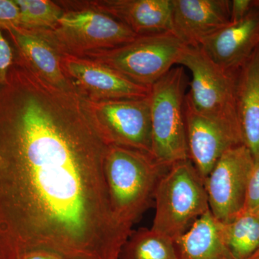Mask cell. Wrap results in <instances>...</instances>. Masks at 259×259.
<instances>
[{"mask_svg":"<svg viewBox=\"0 0 259 259\" xmlns=\"http://www.w3.org/2000/svg\"><path fill=\"white\" fill-rule=\"evenodd\" d=\"M64 9L55 26L34 30L61 56L80 57L90 51L107 50L125 45L139 36L127 25L111 15L76 3Z\"/></svg>","mask_w":259,"mask_h":259,"instance_id":"cell-4","label":"cell"},{"mask_svg":"<svg viewBox=\"0 0 259 259\" xmlns=\"http://www.w3.org/2000/svg\"><path fill=\"white\" fill-rule=\"evenodd\" d=\"M177 64L192 73L190 91L185 101L194 110L238 122L235 104L237 72L221 69L199 47H186Z\"/></svg>","mask_w":259,"mask_h":259,"instance_id":"cell-7","label":"cell"},{"mask_svg":"<svg viewBox=\"0 0 259 259\" xmlns=\"http://www.w3.org/2000/svg\"><path fill=\"white\" fill-rule=\"evenodd\" d=\"M81 3L111 15L138 35L172 32L171 0H101Z\"/></svg>","mask_w":259,"mask_h":259,"instance_id":"cell-14","label":"cell"},{"mask_svg":"<svg viewBox=\"0 0 259 259\" xmlns=\"http://www.w3.org/2000/svg\"><path fill=\"white\" fill-rule=\"evenodd\" d=\"M175 242L179 259H236L227 244L224 224L210 210Z\"/></svg>","mask_w":259,"mask_h":259,"instance_id":"cell-17","label":"cell"},{"mask_svg":"<svg viewBox=\"0 0 259 259\" xmlns=\"http://www.w3.org/2000/svg\"><path fill=\"white\" fill-rule=\"evenodd\" d=\"M20 259H64L57 253L49 250H36L25 253Z\"/></svg>","mask_w":259,"mask_h":259,"instance_id":"cell-25","label":"cell"},{"mask_svg":"<svg viewBox=\"0 0 259 259\" xmlns=\"http://www.w3.org/2000/svg\"><path fill=\"white\" fill-rule=\"evenodd\" d=\"M187 46L172 32L139 35L107 50L90 51L81 58L112 68L134 82L151 88L177 64Z\"/></svg>","mask_w":259,"mask_h":259,"instance_id":"cell-6","label":"cell"},{"mask_svg":"<svg viewBox=\"0 0 259 259\" xmlns=\"http://www.w3.org/2000/svg\"><path fill=\"white\" fill-rule=\"evenodd\" d=\"M5 31L17 54L40 77L56 88L76 93L63 72L61 56L47 40L35 32L20 28Z\"/></svg>","mask_w":259,"mask_h":259,"instance_id":"cell-16","label":"cell"},{"mask_svg":"<svg viewBox=\"0 0 259 259\" xmlns=\"http://www.w3.org/2000/svg\"><path fill=\"white\" fill-rule=\"evenodd\" d=\"M120 259H179L175 242L151 229L133 231L121 249Z\"/></svg>","mask_w":259,"mask_h":259,"instance_id":"cell-18","label":"cell"},{"mask_svg":"<svg viewBox=\"0 0 259 259\" xmlns=\"http://www.w3.org/2000/svg\"><path fill=\"white\" fill-rule=\"evenodd\" d=\"M258 46L259 6L254 5L244 19L230 23L199 48L221 69L236 73Z\"/></svg>","mask_w":259,"mask_h":259,"instance_id":"cell-13","label":"cell"},{"mask_svg":"<svg viewBox=\"0 0 259 259\" xmlns=\"http://www.w3.org/2000/svg\"><path fill=\"white\" fill-rule=\"evenodd\" d=\"M247 259H259V248H258V249L255 250V251L254 252V253H253V254L250 255L249 258Z\"/></svg>","mask_w":259,"mask_h":259,"instance_id":"cell-26","label":"cell"},{"mask_svg":"<svg viewBox=\"0 0 259 259\" xmlns=\"http://www.w3.org/2000/svg\"><path fill=\"white\" fill-rule=\"evenodd\" d=\"M224 231L233 256L249 258L259 248V209L242 211L231 222L224 224Z\"/></svg>","mask_w":259,"mask_h":259,"instance_id":"cell-19","label":"cell"},{"mask_svg":"<svg viewBox=\"0 0 259 259\" xmlns=\"http://www.w3.org/2000/svg\"><path fill=\"white\" fill-rule=\"evenodd\" d=\"M259 209V161L255 162L248 181L243 210Z\"/></svg>","mask_w":259,"mask_h":259,"instance_id":"cell-23","label":"cell"},{"mask_svg":"<svg viewBox=\"0 0 259 259\" xmlns=\"http://www.w3.org/2000/svg\"><path fill=\"white\" fill-rule=\"evenodd\" d=\"M254 159L244 144L227 151L204 181L209 210L222 223L231 222L244 209Z\"/></svg>","mask_w":259,"mask_h":259,"instance_id":"cell-8","label":"cell"},{"mask_svg":"<svg viewBox=\"0 0 259 259\" xmlns=\"http://www.w3.org/2000/svg\"><path fill=\"white\" fill-rule=\"evenodd\" d=\"M254 7L253 0H233L231 5V23L244 19Z\"/></svg>","mask_w":259,"mask_h":259,"instance_id":"cell-24","label":"cell"},{"mask_svg":"<svg viewBox=\"0 0 259 259\" xmlns=\"http://www.w3.org/2000/svg\"><path fill=\"white\" fill-rule=\"evenodd\" d=\"M187 85L184 67L177 66L151 87L152 154L168 166L190 159L185 115Z\"/></svg>","mask_w":259,"mask_h":259,"instance_id":"cell-5","label":"cell"},{"mask_svg":"<svg viewBox=\"0 0 259 259\" xmlns=\"http://www.w3.org/2000/svg\"><path fill=\"white\" fill-rule=\"evenodd\" d=\"M151 229L174 241L209 210L204 181L190 159L172 165L158 182Z\"/></svg>","mask_w":259,"mask_h":259,"instance_id":"cell-3","label":"cell"},{"mask_svg":"<svg viewBox=\"0 0 259 259\" xmlns=\"http://www.w3.org/2000/svg\"><path fill=\"white\" fill-rule=\"evenodd\" d=\"M20 8L15 0H0V30L19 28Z\"/></svg>","mask_w":259,"mask_h":259,"instance_id":"cell-21","label":"cell"},{"mask_svg":"<svg viewBox=\"0 0 259 259\" xmlns=\"http://www.w3.org/2000/svg\"><path fill=\"white\" fill-rule=\"evenodd\" d=\"M170 167L151 153L110 145L105 177L112 212L121 225L133 231L152 203L158 182Z\"/></svg>","mask_w":259,"mask_h":259,"instance_id":"cell-2","label":"cell"},{"mask_svg":"<svg viewBox=\"0 0 259 259\" xmlns=\"http://www.w3.org/2000/svg\"><path fill=\"white\" fill-rule=\"evenodd\" d=\"M88 102L109 144L152 154L149 96L135 100Z\"/></svg>","mask_w":259,"mask_h":259,"instance_id":"cell-9","label":"cell"},{"mask_svg":"<svg viewBox=\"0 0 259 259\" xmlns=\"http://www.w3.org/2000/svg\"><path fill=\"white\" fill-rule=\"evenodd\" d=\"M20 8L19 28L28 31L55 26L64 13L60 3L49 0H15Z\"/></svg>","mask_w":259,"mask_h":259,"instance_id":"cell-20","label":"cell"},{"mask_svg":"<svg viewBox=\"0 0 259 259\" xmlns=\"http://www.w3.org/2000/svg\"><path fill=\"white\" fill-rule=\"evenodd\" d=\"M253 3H254L255 5L259 6V0H253Z\"/></svg>","mask_w":259,"mask_h":259,"instance_id":"cell-27","label":"cell"},{"mask_svg":"<svg viewBox=\"0 0 259 259\" xmlns=\"http://www.w3.org/2000/svg\"><path fill=\"white\" fill-rule=\"evenodd\" d=\"M109 146L86 100L15 55L0 83V259H120L133 231L112 212Z\"/></svg>","mask_w":259,"mask_h":259,"instance_id":"cell-1","label":"cell"},{"mask_svg":"<svg viewBox=\"0 0 259 259\" xmlns=\"http://www.w3.org/2000/svg\"><path fill=\"white\" fill-rule=\"evenodd\" d=\"M236 111L243 144L259 161V46L238 70Z\"/></svg>","mask_w":259,"mask_h":259,"instance_id":"cell-15","label":"cell"},{"mask_svg":"<svg viewBox=\"0 0 259 259\" xmlns=\"http://www.w3.org/2000/svg\"><path fill=\"white\" fill-rule=\"evenodd\" d=\"M231 1L171 0L172 32L187 47L204 40L231 23Z\"/></svg>","mask_w":259,"mask_h":259,"instance_id":"cell-12","label":"cell"},{"mask_svg":"<svg viewBox=\"0 0 259 259\" xmlns=\"http://www.w3.org/2000/svg\"><path fill=\"white\" fill-rule=\"evenodd\" d=\"M185 115L189 158L205 181L227 151L244 144L241 127L236 121L199 113L186 101Z\"/></svg>","mask_w":259,"mask_h":259,"instance_id":"cell-11","label":"cell"},{"mask_svg":"<svg viewBox=\"0 0 259 259\" xmlns=\"http://www.w3.org/2000/svg\"><path fill=\"white\" fill-rule=\"evenodd\" d=\"M61 63L63 72L74 91L88 101L135 100L149 96L151 88L135 83L97 61L64 55Z\"/></svg>","mask_w":259,"mask_h":259,"instance_id":"cell-10","label":"cell"},{"mask_svg":"<svg viewBox=\"0 0 259 259\" xmlns=\"http://www.w3.org/2000/svg\"><path fill=\"white\" fill-rule=\"evenodd\" d=\"M14 59V48L9 39L5 37L3 30H0V83L4 82L7 79Z\"/></svg>","mask_w":259,"mask_h":259,"instance_id":"cell-22","label":"cell"}]
</instances>
